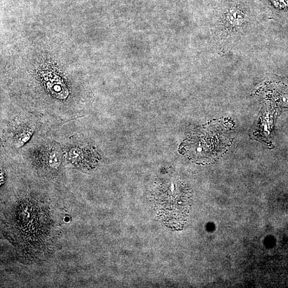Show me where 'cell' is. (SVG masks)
Segmentation results:
<instances>
[{
	"label": "cell",
	"mask_w": 288,
	"mask_h": 288,
	"mask_svg": "<svg viewBox=\"0 0 288 288\" xmlns=\"http://www.w3.org/2000/svg\"><path fill=\"white\" fill-rule=\"evenodd\" d=\"M270 1L275 9L279 10L288 9V0H270Z\"/></svg>",
	"instance_id": "obj_2"
},
{
	"label": "cell",
	"mask_w": 288,
	"mask_h": 288,
	"mask_svg": "<svg viewBox=\"0 0 288 288\" xmlns=\"http://www.w3.org/2000/svg\"><path fill=\"white\" fill-rule=\"evenodd\" d=\"M261 24L243 6L229 5L220 12L215 24L218 49L222 53H227L257 32Z\"/></svg>",
	"instance_id": "obj_1"
}]
</instances>
